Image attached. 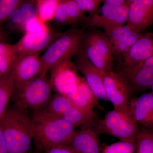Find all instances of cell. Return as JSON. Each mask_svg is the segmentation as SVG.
<instances>
[{
    "mask_svg": "<svg viewBox=\"0 0 153 153\" xmlns=\"http://www.w3.org/2000/svg\"><path fill=\"white\" fill-rule=\"evenodd\" d=\"M0 123L8 153H29L33 140L34 125L28 110L16 104L8 106Z\"/></svg>",
    "mask_w": 153,
    "mask_h": 153,
    "instance_id": "cell-1",
    "label": "cell"
},
{
    "mask_svg": "<svg viewBox=\"0 0 153 153\" xmlns=\"http://www.w3.org/2000/svg\"><path fill=\"white\" fill-rule=\"evenodd\" d=\"M33 140L38 149L45 152L50 148L68 146L76 133L71 124L45 111H34Z\"/></svg>",
    "mask_w": 153,
    "mask_h": 153,
    "instance_id": "cell-2",
    "label": "cell"
},
{
    "mask_svg": "<svg viewBox=\"0 0 153 153\" xmlns=\"http://www.w3.org/2000/svg\"><path fill=\"white\" fill-rule=\"evenodd\" d=\"M85 28L72 27L61 33L49 45L41 57L43 64L42 75L59 63L71 60L82 49L83 32Z\"/></svg>",
    "mask_w": 153,
    "mask_h": 153,
    "instance_id": "cell-3",
    "label": "cell"
},
{
    "mask_svg": "<svg viewBox=\"0 0 153 153\" xmlns=\"http://www.w3.org/2000/svg\"><path fill=\"white\" fill-rule=\"evenodd\" d=\"M82 50L88 60L104 72L113 70L114 59L109 38L97 28H85L82 40Z\"/></svg>",
    "mask_w": 153,
    "mask_h": 153,
    "instance_id": "cell-4",
    "label": "cell"
},
{
    "mask_svg": "<svg viewBox=\"0 0 153 153\" xmlns=\"http://www.w3.org/2000/svg\"><path fill=\"white\" fill-rule=\"evenodd\" d=\"M53 90L50 76L41 75L22 86L15 89L12 99L14 103L25 109L41 111L47 107Z\"/></svg>",
    "mask_w": 153,
    "mask_h": 153,
    "instance_id": "cell-5",
    "label": "cell"
},
{
    "mask_svg": "<svg viewBox=\"0 0 153 153\" xmlns=\"http://www.w3.org/2000/svg\"><path fill=\"white\" fill-rule=\"evenodd\" d=\"M95 126L99 135H108L136 144L139 127L131 114L114 109L107 113L103 119L96 122Z\"/></svg>",
    "mask_w": 153,
    "mask_h": 153,
    "instance_id": "cell-6",
    "label": "cell"
},
{
    "mask_svg": "<svg viewBox=\"0 0 153 153\" xmlns=\"http://www.w3.org/2000/svg\"><path fill=\"white\" fill-rule=\"evenodd\" d=\"M44 110L63 119L75 128L85 125L95 118L93 110L80 108L73 104L66 96L59 94L52 96Z\"/></svg>",
    "mask_w": 153,
    "mask_h": 153,
    "instance_id": "cell-7",
    "label": "cell"
},
{
    "mask_svg": "<svg viewBox=\"0 0 153 153\" xmlns=\"http://www.w3.org/2000/svg\"><path fill=\"white\" fill-rule=\"evenodd\" d=\"M103 84L108 101L114 109L131 114L130 104L133 93L125 79L114 71L105 72Z\"/></svg>",
    "mask_w": 153,
    "mask_h": 153,
    "instance_id": "cell-8",
    "label": "cell"
},
{
    "mask_svg": "<svg viewBox=\"0 0 153 153\" xmlns=\"http://www.w3.org/2000/svg\"><path fill=\"white\" fill-rule=\"evenodd\" d=\"M127 4L111 6L102 4L89 20L83 28L102 29L107 35L126 23L128 16Z\"/></svg>",
    "mask_w": 153,
    "mask_h": 153,
    "instance_id": "cell-9",
    "label": "cell"
},
{
    "mask_svg": "<svg viewBox=\"0 0 153 153\" xmlns=\"http://www.w3.org/2000/svg\"><path fill=\"white\" fill-rule=\"evenodd\" d=\"M152 56H153V33L143 32L123 60L114 65L113 71L120 74H124Z\"/></svg>",
    "mask_w": 153,
    "mask_h": 153,
    "instance_id": "cell-10",
    "label": "cell"
},
{
    "mask_svg": "<svg viewBox=\"0 0 153 153\" xmlns=\"http://www.w3.org/2000/svg\"><path fill=\"white\" fill-rule=\"evenodd\" d=\"M49 71L53 90L66 96L75 89L80 77L71 60L57 64Z\"/></svg>",
    "mask_w": 153,
    "mask_h": 153,
    "instance_id": "cell-11",
    "label": "cell"
},
{
    "mask_svg": "<svg viewBox=\"0 0 153 153\" xmlns=\"http://www.w3.org/2000/svg\"><path fill=\"white\" fill-rule=\"evenodd\" d=\"M126 26L140 34L153 24V0H126Z\"/></svg>",
    "mask_w": 153,
    "mask_h": 153,
    "instance_id": "cell-12",
    "label": "cell"
},
{
    "mask_svg": "<svg viewBox=\"0 0 153 153\" xmlns=\"http://www.w3.org/2000/svg\"><path fill=\"white\" fill-rule=\"evenodd\" d=\"M61 33L50 29L47 32L42 33H25L17 43L14 44L18 55L39 56Z\"/></svg>",
    "mask_w": 153,
    "mask_h": 153,
    "instance_id": "cell-13",
    "label": "cell"
},
{
    "mask_svg": "<svg viewBox=\"0 0 153 153\" xmlns=\"http://www.w3.org/2000/svg\"><path fill=\"white\" fill-rule=\"evenodd\" d=\"M77 71L84 75L88 85L98 99L108 101L103 84L104 72L92 64L86 57L82 49L75 56L74 62Z\"/></svg>",
    "mask_w": 153,
    "mask_h": 153,
    "instance_id": "cell-14",
    "label": "cell"
},
{
    "mask_svg": "<svg viewBox=\"0 0 153 153\" xmlns=\"http://www.w3.org/2000/svg\"><path fill=\"white\" fill-rule=\"evenodd\" d=\"M13 69L15 89H19L42 75L43 64L41 57L35 55L19 56Z\"/></svg>",
    "mask_w": 153,
    "mask_h": 153,
    "instance_id": "cell-15",
    "label": "cell"
},
{
    "mask_svg": "<svg viewBox=\"0 0 153 153\" xmlns=\"http://www.w3.org/2000/svg\"><path fill=\"white\" fill-rule=\"evenodd\" d=\"M140 34L123 25L114 29L108 35L114 59V66L123 60Z\"/></svg>",
    "mask_w": 153,
    "mask_h": 153,
    "instance_id": "cell-16",
    "label": "cell"
},
{
    "mask_svg": "<svg viewBox=\"0 0 153 153\" xmlns=\"http://www.w3.org/2000/svg\"><path fill=\"white\" fill-rule=\"evenodd\" d=\"M120 75L127 83L133 93L151 88L153 84V56L129 71Z\"/></svg>",
    "mask_w": 153,
    "mask_h": 153,
    "instance_id": "cell-17",
    "label": "cell"
},
{
    "mask_svg": "<svg viewBox=\"0 0 153 153\" xmlns=\"http://www.w3.org/2000/svg\"><path fill=\"white\" fill-rule=\"evenodd\" d=\"M91 122L79 131H76L68 146L76 153H100L99 134Z\"/></svg>",
    "mask_w": 153,
    "mask_h": 153,
    "instance_id": "cell-18",
    "label": "cell"
},
{
    "mask_svg": "<svg viewBox=\"0 0 153 153\" xmlns=\"http://www.w3.org/2000/svg\"><path fill=\"white\" fill-rule=\"evenodd\" d=\"M130 113L136 121L146 128L153 131V94H144L132 99Z\"/></svg>",
    "mask_w": 153,
    "mask_h": 153,
    "instance_id": "cell-19",
    "label": "cell"
},
{
    "mask_svg": "<svg viewBox=\"0 0 153 153\" xmlns=\"http://www.w3.org/2000/svg\"><path fill=\"white\" fill-rule=\"evenodd\" d=\"M87 19L75 0H60L53 21L58 26L80 25L83 27Z\"/></svg>",
    "mask_w": 153,
    "mask_h": 153,
    "instance_id": "cell-20",
    "label": "cell"
},
{
    "mask_svg": "<svg viewBox=\"0 0 153 153\" xmlns=\"http://www.w3.org/2000/svg\"><path fill=\"white\" fill-rule=\"evenodd\" d=\"M66 97L73 104L82 109L93 110L94 108H97L99 109L103 110L98 99L83 77H80L75 89Z\"/></svg>",
    "mask_w": 153,
    "mask_h": 153,
    "instance_id": "cell-21",
    "label": "cell"
},
{
    "mask_svg": "<svg viewBox=\"0 0 153 153\" xmlns=\"http://www.w3.org/2000/svg\"><path fill=\"white\" fill-rule=\"evenodd\" d=\"M15 89V79L12 69L0 79V120L6 112Z\"/></svg>",
    "mask_w": 153,
    "mask_h": 153,
    "instance_id": "cell-22",
    "label": "cell"
},
{
    "mask_svg": "<svg viewBox=\"0 0 153 153\" xmlns=\"http://www.w3.org/2000/svg\"><path fill=\"white\" fill-rule=\"evenodd\" d=\"M19 57L15 44L0 41V75L4 76L13 68Z\"/></svg>",
    "mask_w": 153,
    "mask_h": 153,
    "instance_id": "cell-23",
    "label": "cell"
},
{
    "mask_svg": "<svg viewBox=\"0 0 153 153\" xmlns=\"http://www.w3.org/2000/svg\"><path fill=\"white\" fill-rule=\"evenodd\" d=\"M136 153H153V131L146 128H139L137 134Z\"/></svg>",
    "mask_w": 153,
    "mask_h": 153,
    "instance_id": "cell-24",
    "label": "cell"
},
{
    "mask_svg": "<svg viewBox=\"0 0 153 153\" xmlns=\"http://www.w3.org/2000/svg\"><path fill=\"white\" fill-rule=\"evenodd\" d=\"M60 0H37L38 17L44 22L53 20Z\"/></svg>",
    "mask_w": 153,
    "mask_h": 153,
    "instance_id": "cell-25",
    "label": "cell"
},
{
    "mask_svg": "<svg viewBox=\"0 0 153 153\" xmlns=\"http://www.w3.org/2000/svg\"><path fill=\"white\" fill-rule=\"evenodd\" d=\"M30 20L27 15L20 7L19 5L13 12L7 21L9 22V27L11 30L19 33H25V27Z\"/></svg>",
    "mask_w": 153,
    "mask_h": 153,
    "instance_id": "cell-26",
    "label": "cell"
},
{
    "mask_svg": "<svg viewBox=\"0 0 153 153\" xmlns=\"http://www.w3.org/2000/svg\"><path fill=\"white\" fill-rule=\"evenodd\" d=\"M22 0H0V27L7 21Z\"/></svg>",
    "mask_w": 153,
    "mask_h": 153,
    "instance_id": "cell-27",
    "label": "cell"
},
{
    "mask_svg": "<svg viewBox=\"0 0 153 153\" xmlns=\"http://www.w3.org/2000/svg\"><path fill=\"white\" fill-rule=\"evenodd\" d=\"M78 7L80 10L85 14L88 15V20L98 10L103 2V0H75ZM87 17V16H86Z\"/></svg>",
    "mask_w": 153,
    "mask_h": 153,
    "instance_id": "cell-28",
    "label": "cell"
},
{
    "mask_svg": "<svg viewBox=\"0 0 153 153\" xmlns=\"http://www.w3.org/2000/svg\"><path fill=\"white\" fill-rule=\"evenodd\" d=\"M136 144L120 141L107 146L102 153H134Z\"/></svg>",
    "mask_w": 153,
    "mask_h": 153,
    "instance_id": "cell-29",
    "label": "cell"
},
{
    "mask_svg": "<svg viewBox=\"0 0 153 153\" xmlns=\"http://www.w3.org/2000/svg\"><path fill=\"white\" fill-rule=\"evenodd\" d=\"M46 22H43L38 17L29 20L25 27V33H39L48 31L49 30Z\"/></svg>",
    "mask_w": 153,
    "mask_h": 153,
    "instance_id": "cell-30",
    "label": "cell"
},
{
    "mask_svg": "<svg viewBox=\"0 0 153 153\" xmlns=\"http://www.w3.org/2000/svg\"><path fill=\"white\" fill-rule=\"evenodd\" d=\"M44 153H76L68 146H58L50 148Z\"/></svg>",
    "mask_w": 153,
    "mask_h": 153,
    "instance_id": "cell-31",
    "label": "cell"
},
{
    "mask_svg": "<svg viewBox=\"0 0 153 153\" xmlns=\"http://www.w3.org/2000/svg\"><path fill=\"white\" fill-rule=\"evenodd\" d=\"M0 153H8L5 138L0 123Z\"/></svg>",
    "mask_w": 153,
    "mask_h": 153,
    "instance_id": "cell-32",
    "label": "cell"
},
{
    "mask_svg": "<svg viewBox=\"0 0 153 153\" xmlns=\"http://www.w3.org/2000/svg\"><path fill=\"white\" fill-rule=\"evenodd\" d=\"M103 4L111 6H121L126 4V0H103Z\"/></svg>",
    "mask_w": 153,
    "mask_h": 153,
    "instance_id": "cell-33",
    "label": "cell"
},
{
    "mask_svg": "<svg viewBox=\"0 0 153 153\" xmlns=\"http://www.w3.org/2000/svg\"><path fill=\"white\" fill-rule=\"evenodd\" d=\"M5 36L2 31L0 29V41H3Z\"/></svg>",
    "mask_w": 153,
    "mask_h": 153,
    "instance_id": "cell-34",
    "label": "cell"
},
{
    "mask_svg": "<svg viewBox=\"0 0 153 153\" xmlns=\"http://www.w3.org/2000/svg\"><path fill=\"white\" fill-rule=\"evenodd\" d=\"M151 89H152V94H153V85H152V88H151Z\"/></svg>",
    "mask_w": 153,
    "mask_h": 153,
    "instance_id": "cell-35",
    "label": "cell"
},
{
    "mask_svg": "<svg viewBox=\"0 0 153 153\" xmlns=\"http://www.w3.org/2000/svg\"><path fill=\"white\" fill-rule=\"evenodd\" d=\"M1 75H0V79H1Z\"/></svg>",
    "mask_w": 153,
    "mask_h": 153,
    "instance_id": "cell-36",
    "label": "cell"
}]
</instances>
